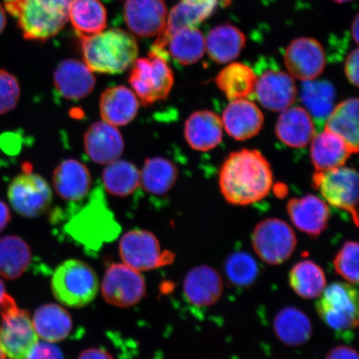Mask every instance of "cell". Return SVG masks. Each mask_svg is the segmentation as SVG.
<instances>
[{"mask_svg":"<svg viewBox=\"0 0 359 359\" xmlns=\"http://www.w3.org/2000/svg\"><path fill=\"white\" fill-rule=\"evenodd\" d=\"M285 64L290 75L294 79H316L325 69V49L316 39H296L286 48Z\"/></svg>","mask_w":359,"mask_h":359,"instance_id":"cell-15","label":"cell"},{"mask_svg":"<svg viewBox=\"0 0 359 359\" xmlns=\"http://www.w3.org/2000/svg\"><path fill=\"white\" fill-rule=\"evenodd\" d=\"M224 271L229 281L239 288L252 285L259 273L257 260L244 251L231 254L224 264Z\"/></svg>","mask_w":359,"mask_h":359,"instance_id":"cell-40","label":"cell"},{"mask_svg":"<svg viewBox=\"0 0 359 359\" xmlns=\"http://www.w3.org/2000/svg\"><path fill=\"white\" fill-rule=\"evenodd\" d=\"M20 94V85L15 76L0 69V115L15 109Z\"/></svg>","mask_w":359,"mask_h":359,"instance_id":"cell-42","label":"cell"},{"mask_svg":"<svg viewBox=\"0 0 359 359\" xmlns=\"http://www.w3.org/2000/svg\"><path fill=\"white\" fill-rule=\"evenodd\" d=\"M252 245L262 262L271 266H279L294 254L297 238L289 224L280 219H266L255 226Z\"/></svg>","mask_w":359,"mask_h":359,"instance_id":"cell-11","label":"cell"},{"mask_svg":"<svg viewBox=\"0 0 359 359\" xmlns=\"http://www.w3.org/2000/svg\"><path fill=\"white\" fill-rule=\"evenodd\" d=\"M334 1L338 2V3H345V2L352 1V0H334Z\"/></svg>","mask_w":359,"mask_h":359,"instance_id":"cell-52","label":"cell"},{"mask_svg":"<svg viewBox=\"0 0 359 359\" xmlns=\"http://www.w3.org/2000/svg\"><path fill=\"white\" fill-rule=\"evenodd\" d=\"M273 182L271 164L257 150L232 152L219 172L224 198L234 205H249L266 198Z\"/></svg>","mask_w":359,"mask_h":359,"instance_id":"cell-1","label":"cell"},{"mask_svg":"<svg viewBox=\"0 0 359 359\" xmlns=\"http://www.w3.org/2000/svg\"><path fill=\"white\" fill-rule=\"evenodd\" d=\"M83 144L89 158L97 164L107 165L118 160L124 150L122 134L103 121L90 126L84 134Z\"/></svg>","mask_w":359,"mask_h":359,"instance_id":"cell-21","label":"cell"},{"mask_svg":"<svg viewBox=\"0 0 359 359\" xmlns=\"http://www.w3.org/2000/svg\"><path fill=\"white\" fill-rule=\"evenodd\" d=\"M358 22H359L358 15H356L355 19H354V20L353 22V25H352L353 39L354 40V42H355L356 43H358V28H359Z\"/></svg>","mask_w":359,"mask_h":359,"instance_id":"cell-48","label":"cell"},{"mask_svg":"<svg viewBox=\"0 0 359 359\" xmlns=\"http://www.w3.org/2000/svg\"><path fill=\"white\" fill-rule=\"evenodd\" d=\"M28 359H65L60 348L53 343L38 342Z\"/></svg>","mask_w":359,"mask_h":359,"instance_id":"cell-43","label":"cell"},{"mask_svg":"<svg viewBox=\"0 0 359 359\" xmlns=\"http://www.w3.org/2000/svg\"><path fill=\"white\" fill-rule=\"evenodd\" d=\"M69 20L79 36L96 34L107 26V12L100 0H73Z\"/></svg>","mask_w":359,"mask_h":359,"instance_id":"cell-38","label":"cell"},{"mask_svg":"<svg viewBox=\"0 0 359 359\" xmlns=\"http://www.w3.org/2000/svg\"><path fill=\"white\" fill-rule=\"evenodd\" d=\"M0 309V348L4 355L10 359H28L39 342L29 313L19 308L8 294Z\"/></svg>","mask_w":359,"mask_h":359,"instance_id":"cell-8","label":"cell"},{"mask_svg":"<svg viewBox=\"0 0 359 359\" xmlns=\"http://www.w3.org/2000/svg\"><path fill=\"white\" fill-rule=\"evenodd\" d=\"M102 293L106 302L114 306H133L145 296L144 278L124 263L112 264L103 277Z\"/></svg>","mask_w":359,"mask_h":359,"instance_id":"cell-13","label":"cell"},{"mask_svg":"<svg viewBox=\"0 0 359 359\" xmlns=\"http://www.w3.org/2000/svg\"><path fill=\"white\" fill-rule=\"evenodd\" d=\"M246 38L240 29L232 25H222L210 30L205 39V50L218 64H228L241 55Z\"/></svg>","mask_w":359,"mask_h":359,"instance_id":"cell-31","label":"cell"},{"mask_svg":"<svg viewBox=\"0 0 359 359\" xmlns=\"http://www.w3.org/2000/svg\"><path fill=\"white\" fill-rule=\"evenodd\" d=\"M223 128L237 141L252 138L263 127L264 115L254 102L247 100L231 101L222 114Z\"/></svg>","mask_w":359,"mask_h":359,"instance_id":"cell-22","label":"cell"},{"mask_svg":"<svg viewBox=\"0 0 359 359\" xmlns=\"http://www.w3.org/2000/svg\"><path fill=\"white\" fill-rule=\"evenodd\" d=\"M358 48L349 53L345 62V74L350 83L358 87Z\"/></svg>","mask_w":359,"mask_h":359,"instance_id":"cell-44","label":"cell"},{"mask_svg":"<svg viewBox=\"0 0 359 359\" xmlns=\"http://www.w3.org/2000/svg\"><path fill=\"white\" fill-rule=\"evenodd\" d=\"M120 255L125 264L138 272L168 266L175 259V254L161 250L152 233L143 230L130 231L122 237Z\"/></svg>","mask_w":359,"mask_h":359,"instance_id":"cell-12","label":"cell"},{"mask_svg":"<svg viewBox=\"0 0 359 359\" xmlns=\"http://www.w3.org/2000/svg\"><path fill=\"white\" fill-rule=\"evenodd\" d=\"M100 109L103 122L114 127H123L136 118L138 98L131 89L123 85L107 88L102 93Z\"/></svg>","mask_w":359,"mask_h":359,"instance_id":"cell-26","label":"cell"},{"mask_svg":"<svg viewBox=\"0 0 359 359\" xmlns=\"http://www.w3.org/2000/svg\"><path fill=\"white\" fill-rule=\"evenodd\" d=\"M300 100L312 118L322 123L334 109L335 88L326 80L303 81Z\"/></svg>","mask_w":359,"mask_h":359,"instance_id":"cell-35","label":"cell"},{"mask_svg":"<svg viewBox=\"0 0 359 359\" xmlns=\"http://www.w3.org/2000/svg\"><path fill=\"white\" fill-rule=\"evenodd\" d=\"M33 324L38 336L53 344L67 339L73 330L70 314L55 304L39 307L34 313Z\"/></svg>","mask_w":359,"mask_h":359,"instance_id":"cell-30","label":"cell"},{"mask_svg":"<svg viewBox=\"0 0 359 359\" xmlns=\"http://www.w3.org/2000/svg\"><path fill=\"white\" fill-rule=\"evenodd\" d=\"M316 304L318 316L334 333L352 339L358 326V293L349 283L335 282L326 286Z\"/></svg>","mask_w":359,"mask_h":359,"instance_id":"cell-5","label":"cell"},{"mask_svg":"<svg viewBox=\"0 0 359 359\" xmlns=\"http://www.w3.org/2000/svg\"><path fill=\"white\" fill-rule=\"evenodd\" d=\"M218 4L219 0H181L170 12L167 24L157 35L151 51L168 57L164 48L170 36L179 29L197 28L212 15Z\"/></svg>","mask_w":359,"mask_h":359,"instance_id":"cell-14","label":"cell"},{"mask_svg":"<svg viewBox=\"0 0 359 359\" xmlns=\"http://www.w3.org/2000/svg\"><path fill=\"white\" fill-rule=\"evenodd\" d=\"M184 134L193 149L200 151L212 150L222 141V118L208 110L193 112L186 121Z\"/></svg>","mask_w":359,"mask_h":359,"instance_id":"cell-24","label":"cell"},{"mask_svg":"<svg viewBox=\"0 0 359 359\" xmlns=\"http://www.w3.org/2000/svg\"><path fill=\"white\" fill-rule=\"evenodd\" d=\"M78 359H114L109 352L102 348H93L85 350Z\"/></svg>","mask_w":359,"mask_h":359,"instance_id":"cell-46","label":"cell"},{"mask_svg":"<svg viewBox=\"0 0 359 359\" xmlns=\"http://www.w3.org/2000/svg\"><path fill=\"white\" fill-rule=\"evenodd\" d=\"M32 260V251L27 242L17 236L0 239V276L16 280L26 272Z\"/></svg>","mask_w":359,"mask_h":359,"instance_id":"cell-34","label":"cell"},{"mask_svg":"<svg viewBox=\"0 0 359 359\" xmlns=\"http://www.w3.org/2000/svg\"><path fill=\"white\" fill-rule=\"evenodd\" d=\"M0 359H6V356L4 355V353L1 348H0Z\"/></svg>","mask_w":359,"mask_h":359,"instance_id":"cell-51","label":"cell"},{"mask_svg":"<svg viewBox=\"0 0 359 359\" xmlns=\"http://www.w3.org/2000/svg\"><path fill=\"white\" fill-rule=\"evenodd\" d=\"M71 213L64 227L65 234L88 254L97 253L103 245L119 235L121 227L107 205L102 187L93 191L82 208Z\"/></svg>","mask_w":359,"mask_h":359,"instance_id":"cell-2","label":"cell"},{"mask_svg":"<svg viewBox=\"0 0 359 359\" xmlns=\"http://www.w3.org/2000/svg\"><path fill=\"white\" fill-rule=\"evenodd\" d=\"M286 209L291 222L304 234L318 236L329 224L330 208L320 197L307 195L291 199Z\"/></svg>","mask_w":359,"mask_h":359,"instance_id":"cell-20","label":"cell"},{"mask_svg":"<svg viewBox=\"0 0 359 359\" xmlns=\"http://www.w3.org/2000/svg\"><path fill=\"white\" fill-rule=\"evenodd\" d=\"M164 51L179 65H194L205 55V39L197 28L179 29L170 36Z\"/></svg>","mask_w":359,"mask_h":359,"instance_id":"cell-32","label":"cell"},{"mask_svg":"<svg viewBox=\"0 0 359 359\" xmlns=\"http://www.w3.org/2000/svg\"><path fill=\"white\" fill-rule=\"evenodd\" d=\"M11 219V210L6 202L0 199V233L6 228Z\"/></svg>","mask_w":359,"mask_h":359,"instance_id":"cell-47","label":"cell"},{"mask_svg":"<svg viewBox=\"0 0 359 359\" xmlns=\"http://www.w3.org/2000/svg\"><path fill=\"white\" fill-rule=\"evenodd\" d=\"M297 87L294 80L285 72L269 69L257 76L255 94L264 109L283 111L293 105L297 96Z\"/></svg>","mask_w":359,"mask_h":359,"instance_id":"cell-16","label":"cell"},{"mask_svg":"<svg viewBox=\"0 0 359 359\" xmlns=\"http://www.w3.org/2000/svg\"><path fill=\"white\" fill-rule=\"evenodd\" d=\"M80 39L85 65L96 73L122 74L133 66L138 55L136 39L123 29L102 31Z\"/></svg>","mask_w":359,"mask_h":359,"instance_id":"cell-3","label":"cell"},{"mask_svg":"<svg viewBox=\"0 0 359 359\" xmlns=\"http://www.w3.org/2000/svg\"><path fill=\"white\" fill-rule=\"evenodd\" d=\"M311 142V156L316 172L344 167L351 155L346 143L327 130L316 135Z\"/></svg>","mask_w":359,"mask_h":359,"instance_id":"cell-27","label":"cell"},{"mask_svg":"<svg viewBox=\"0 0 359 359\" xmlns=\"http://www.w3.org/2000/svg\"><path fill=\"white\" fill-rule=\"evenodd\" d=\"M313 186L323 198L335 208L351 215L358 226V174L356 170L341 167L325 172H316Z\"/></svg>","mask_w":359,"mask_h":359,"instance_id":"cell-10","label":"cell"},{"mask_svg":"<svg viewBox=\"0 0 359 359\" xmlns=\"http://www.w3.org/2000/svg\"><path fill=\"white\" fill-rule=\"evenodd\" d=\"M289 282L294 293L304 299L320 297L327 286L325 271L309 259L294 264L290 272Z\"/></svg>","mask_w":359,"mask_h":359,"instance_id":"cell-36","label":"cell"},{"mask_svg":"<svg viewBox=\"0 0 359 359\" xmlns=\"http://www.w3.org/2000/svg\"><path fill=\"white\" fill-rule=\"evenodd\" d=\"M22 172L13 179L8 188V201L22 217L35 218L50 208L53 192L48 183L33 172L29 163L22 164Z\"/></svg>","mask_w":359,"mask_h":359,"instance_id":"cell-9","label":"cell"},{"mask_svg":"<svg viewBox=\"0 0 359 359\" xmlns=\"http://www.w3.org/2000/svg\"><path fill=\"white\" fill-rule=\"evenodd\" d=\"M257 75L252 69L241 62L224 67L215 79V83L229 100H247L255 93Z\"/></svg>","mask_w":359,"mask_h":359,"instance_id":"cell-33","label":"cell"},{"mask_svg":"<svg viewBox=\"0 0 359 359\" xmlns=\"http://www.w3.org/2000/svg\"><path fill=\"white\" fill-rule=\"evenodd\" d=\"M102 183L111 195L128 196L140 187L141 174L130 161L118 159L103 170Z\"/></svg>","mask_w":359,"mask_h":359,"instance_id":"cell-39","label":"cell"},{"mask_svg":"<svg viewBox=\"0 0 359 359\" xmlns=\"http://www.w3.org/2000/svg\"><path fill=\"white\" fill-rule=\"evenodd\" d=\"M73 0H4L27 40L45 41L65 28Z\"/></svg>","mask_w":359,"mask_h":359,"instance_id":"cell-4","label":"cell"},{"mask_svg":"<svg viewBox=\"0 0 359 359\" xmlns=\"http://www.w3.org/2000/svg\"><path fill=\"white\" fill-rule=\"evenodd\" d=\"M223 292V280L215 269L208 266H196L188 272L183 282L186 302L197 309L212 306Z\"/></svg>","mask_w":359,"mask_h":359,"instance_id":"cell-18","label":"cell"},{"mask_svg":"<svg viewBox=\"0 0 359 359\" xmlns=\"http://www.w3.org/2000/svg\"><path fill=\"white\" fill-rule=\"evenodd\" d=\"M53 295L61 304L82 308L93 302L100 282L93 269L79 259H69L58 266L51 280Z\"/></svg>","mask_w":359,"mask_h":359,"instance_id":"cell-6","label":"cell"},{"mask_svg":"<svg viewBox=\"0 0 359 359\" xmlns=\"http://www.w3.org/2000/svg\"><path fill=\"white\" fill-rule=\"evenodd\" d=\"M56 91L67 100L78 101L93 91L96 79L85 62L66 60L57 65L53 74Z\"/></svg>","mask_w":359,"mask_h":359,"instance_id":"cell-19","label":"cell"},{"mask_svg":"<svg viewBox=\"0 0 359 359\" xmlns=\"http://www.w3.org/2000/svg\"><path fill=\"white\" fill-rule=\"evenodd\" d=\"M6 12H4V8L1 4H0V34H1L4 29H6Z\"/></svg>","mask_w":359,"mask_h":359,"instance_id":"cell-49","label":"cell"},{"mask_svg":"<svg viewBox=\"0 0 359 359\" xmlns=\"http://www.w3.org/2000/svg\"><path fill=\"white\" fill-rule=\"evenodd\" d=\"M325 130L334 133L346 143L350 152H358V100L348 98L334 107L326 119Z\"/></svg>","mask_w":359,"mask_h":359,"instance_id":"cell-29","label":"cell"},{"mask_svg":"<svg viewBox=\"0 0 359 359\" xmlns=\"http://www.w3.org/2000/svg\"><path fill=\"white\" fill-rule=\"evenodd\" d=\"M325 359H358L355 349L348 346H338L330 350Z\"/></svg>","mask_w":359,"mask_h":359,"instance_id":"cell-45","label":"cell"},{"mask_svg":"<svg viewBox=\"0 0 359 359\" xmlns=\"http://www.w3.org/2000/svg\"><path fill=\"white\" fill-rule=\"evenodd\" d=\"M334 271L351 285L358 283V244L348 241L335 255L333 262Z\"/></svg>","mask_w":359,"mask_h":359,"instance_id":"cell-41","label":"cell"},{"mask_svg":"<svg viewBox=\"0 0 359 359\" xmlns=\"http://www.w3.org/2000/svg\"><path fill=\"white\" fill-rule=\"evenodd\" d=\"M141 185L151 195L167 194L178 178L177 165L163 157H152L145 161L142 170Z\"/></svg>","mask_w":359,"mask_h":359,"instance_id":"cell-37","label":"cell"},{"mask_svg":"<svg viewBox=\"0 0 359 359\" xmlns=\"http://www.w3.org/2000/svg\"><path fill=\"white\" fill-rule=\"evenodd\" d=\"M273 331L287 346L299 347L306 344L313 334L311 320L295 307H286L278 313L273 323Z\"/></svg>","mask_w":359,"mask_h":359,"instance_id":"cell-28","label":"cell"},{"mask_svg":"<svg viewBox=\"0 0 359 359\" xmlns=\"http://www.w3.org/2000/svg\"><path fill=\"white\" fill-rule=\"evenodd\" d=\"M8 293L6 289V286L1 280H0V307L4 302V299H6Z\"/></svg>","mask_w":359,"mask_h":359,"instance_id":"cell-50","label":"cell"},{"mask_svg":"<svg viewBox=\"0 0 359 359\" xmlns=\"http://www.w3.org/2000/svg\"><path fill=\"white\" fill-rule=\"evenodd\" d=\"M53 185L62 200L82 201L91 189V174L80 161L67 159L61 161L53 172Z\"/></svg>","mask_w":359,"mask_h":359,"instance_id":"cell-23","label":"cell"},{"mask_svg":"<svg viewBox=\"0 0 359 359\" xmlns=\"http://www.w3.org/2000/svg\"><path fill=\"white\" fill-rule=\"evenodd\" d=\"M168 16L163 0H127L125 3L126 24L140 37H154L163 32Z\"/></svg>","mask_w":359,"mask_h":359,"instance_id":"cell-17","label":"cell"},{"mask_svg":"<svg viewBox=\"0 0 359 359\" xmlns=\"http://www.w3.org/2000/svg\"><path fill=\"white\" fill-rule=\"evenodd\" d=\"M132 67L129 83L142 106L167 100L174 74L165 58L150 51L147 57L137 58Z\"/></svg>","mask_w":359,"mask_h":359,"instance_id":"cell-7","label":"cell"},{"mask_svg":"<svg viewBox=\"0 0 359 359\" xmlns=\"http://www.w3.org/2000/svg\"><path fill=\"white\" fill-rule=\"evenodd\" d=\"M276 133L286 146L304 148L316 136V127L306 109L299 106L290 107L281 111L276 125Z\"/></svg>","mask_w":359,"mask_h":359,"instance_id":"cell-25","label":"cell"}]
</instances>
